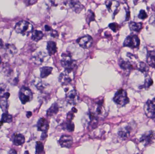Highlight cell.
Masks as SVG:
<instances>
[{
	"mask_svg": "<svg viewBox=\"0 0 155 154\" xmlns=\"http://www.w3.org/2000/svg\"><path fill=\"white\" fill-rule=\"evenodd\" d=\"M14 29L17 33L28 35L32 32L33 27L29 22L22 20L15 24Z\"/></svg>",
	"mask_w": 155,
	"mask_h": 154,
	"instance_id": "obj_1",
	"label": "cell"
},
{
	"mask_svg": "<svg viewBox=\"0 0 155 154\" xmlns=\"http://www.w3.org/2000/svg\"><path fill=\"white\" fill-rule=\"evenodd\" d=\"M116 104L121 107H124L129 103V99L127 93L123 89H120L116 93L114 98Z\"/></svg>",
	"mask_w": 155,
	"mask_h": 154,
	"instance_id": "obj_2",
	"label": "cell"
},
{
	"mask_svg": "<svg viewBox=\"0 0 155 154\" xmlns=\"http://www.w3.org/2000/svg\"><path fill=\"white\" fill-rule=\"evenodd\" d=\"M137 124L133 122L130 123L127 126L124 128H121L118 132V135L119 137L122 139L126 140L128 139L130 136L133 134H134L135 133H136Z\"/></svg>",
	"mask_w": 155,
	"mask_h": 154,
	"instance_id": "obj_3",
	"label": "cell"
},
{
	"mask_svg": "<svg viewBox=\"0 0 155 154\" xmlns=\"http://www.w3.org/2000/svg\"><path fill=\"white\" fill-rule=\"evenodd\" d=\"M146 115L155 121V98L148 99L144 107Z\"/></svg>",
	"mask_w": 155,
	"mask_h": 154,
	"instance_id": "obj_4",
	"label": "cell"
},
{
	"mask_svg": "<svg viewBox=\"0 0 155 154\" xmlns=\"http://www.w3.org/2000/svg\"><path fill=\"white\" fill-rule=\"evenodd\" d=\"M19 97L22 104H25L32 99V92L28 88L22 87L19 91Z\"/></svg>",
	"mask_w": 155,
	"mask_h": 154,
	"instance_id": "obj_5",
	"label": "cell"
},
{
	"mask_svg": "<svg viewBox=\"0 0 155 154\" xmlns=\"http://www.w3.org/2000/svg\"><path fill=\"white\" fill-rule=\"evenodd\" d=\"M155 140V132L151 130L142 135L139 141L145 146H147L153 143Z\"/></svg>",
	"mask_w": 155,
	"mask_h": 154,
	"instance_id": "obj_6",
	"label": "cell"
},
{
	"mask_svg": "<svg viewBox=\"0 0 155 154\" xmlns=\"http://www.w3.org/2000/svg\"><path fill=\"white\" fill-rule=\"evenodd\" d=\"M139 38L135 34H131L127 37L124 42V47H129L132 49L138 48L140 45Z\"/></svg>",
	"mask_w": 155,
	"mask_h": 154,
	"instance_id": "obj_7",
	"label": "cell"
},
{
	"mask_svg": "<svg viewBox=\"0 0 155 154\" xmlns=\"http://www.w3.org/2000/svg\"><path fill=\"white\" fill-rule=\"evenodd\" d=\"M61 61L62 66L65 69V71L71 72L75 67V62L71 56L68 55H62Z\"/></svg>",
	"mask_w": 155,
	"mask_h": 154,
	"instance_id": "obj_8",
	"label": "cell"
},
{
	"mask_svg": "<svg viewBox=\"0 0 155 154\" xmlns=\"http://www.w3.org/2000/svg\"><path fill=\"white\" fill-rule=\"evenodd\" d=\"M79 46L84 49H88L92 46L93 43V38L90 35H85L77 39Z\"/></svg>",
	"mask_w": 155,
	"mask_h": 154,
	"instance_id": "obj_9",
	"label": "cell"
},
{
	"mask_svg": "<svg viewBox=\"0 0 155 154\" xmlns=\"http://www.w3.org/2000/svg\"><path fill=\"white\" fill-rule=\"evenodd\" d=\"M4 55L7 58H10L14 56L17 52V49L14 45L12 44L7 43L4 47Z\"/></svg>",
	"mask_w": 155,
	"mask_h": 154,
	"instance_id": "obj_10",
	"label": "cell"
},
{
	"mask_svg": "<svg viewBox=\"0 0 155 154\" xmlns=\"http://www.w3.org/2000/svg\"><path fill=\"white\" fill-rule=\"evenodd\" d=\"M59 143L61 147L69 148L73 144V139L71 136L63 135L60 138Z\"/></svg>",
	"mask_w": 155,
	"mask_h": 154,
	"instance_id": "obj_11",
	"label": "cell"
},
{
	"mask_svg": "<svg viewBox=\"0 0 155 154\" xmlns=\"http://www.w3.org/2000/svg\"><path fill=\"white\" fill-rule=\"evenodd\" d=\"M106 5L109 12L115 15L118 11L119 3L116 1H107L105 2Z\"/></svg>",
	"mask_w": 155,
	"mask_h": 154,
	"instance_id": "obj_12",
	"label": "cell"
},
{
	"mask_svg": "<svg viewBox=\"0 0 155 154\" xmlns=\"http://www.w3.org/2000/svg\"><path fill=\"white\" fill-rule=\"evenodd\" d=\"M70 73L71 72L65 71L60 74L59 81L63 86H66L71 82L72 79L70 75Z\"/></svg>",
	"mask_w": 155,
	"mask_h": 154,
	"instance_id": "obj_13",
	"label": "cell"
},
{
	"mask_svg": "<svg viewBox=\"0 0 155 154\" xmlns=\"http://www.w3.org/2000/svg\"><path fill=\"white\" fill-rule=\"evenodd\" d=\"M13 143L16 146L22 145L25 142V137L22 134H14L12 137Z\"/></svg>",
	"mask_w": 155,
	"mask_h": 154,
	"instance_id": "obj_14",
	"label": "cell"
},
{
	"mask_svg": "<svg viewBox=\"0 0 155 154\" xmlns=\"http://www.w3.org/2000/svg\"><path fill=\"white\" fill-rule=\"evenodd\" d=\"M66 99L69 103L71 104H76L78 99V95L77 91L73 90L66 94Z\"/></svg>",
	"mask_w": 155,
	"mask_h": 154,
	"instance_id": "obj_15",
	"label": "cell"
},
{
	"mask_svg": "<svg viewBox=\"0 0 155 154\" xmlns=\"http://www.w3.org/2000/svg\"><path fill=\"white\" fill-rule=\"evenodd\" d=\"M68 4L71 8L77 13H79L84 8L83 5L78 1H71L68 2Z\"/></svg>",
	"mask_w": 155,
	"mask_h": 154,
	"instance_id": "obj_16",
	"label": "cell"
},
{
	"mask_svg": "<svg viewBox=\"0 0 155 154\" xmlns=\"http://www.w3.org/2000/svg\"><path fill=\"white\" fill-rule=\"evenodd\" d=\"M37 127L39 131L46 132L49 128V124L45 118H41L37 123Z\"/></svg>",
	"mask_w": 155,
	"mask_h": 154,
	"instance_id": "obj_17",
	"label": "cell"
},
{
	"mask_svg": "<svg viewBox=\"0 0 155 154\" xmlns=\"http://www.w3.org/2000/svg\"><path fill=\"white\" fill-rule=\"evenodd\" d=\"M45 53H43L42 52H40L37 54H35L32 57L33 61L34 63L37 65H40L44 62L45 58Z\"/></svg>",
	"mask_w": 155,
	"mask_h": 154,
	"instance_id": "obj_18",
	"label": "cell"
},
{
	"mask_svg": "<svg viewBox=\"0 0 155 154\" xmlns=\"http://www.w3.org/2000/svg\"><path fill=\"white\" fill-rule=\"evenodd\" d=\"M147 61L148 65L155 68V51H150L147 52Z\"/></svg>",
	"mask_w": 155,
	"mask_h": 154,
	"instance_id": "obj_19",
	"label": "cell"
},
{
	"mask_svg": "<svg viewBox=\"0 0 155 154\" xmlns=\"http://www.w3.org/2000/svg\"><path fill=\"white\" fill-rule=\"evenodd\" d=\"M47 50L50 56L54 55L57 50L56 43L52 41L48 42L47 44Z\"/></svg>",
	"mask_w": 155,
	"mask_h": 154,
	"instance_id": "obj_20",
	"label": "cell"
},
{
	"mask_svg": "<svg viewBox=\"0 0 155 154\" xmlns=\"http://www.w3.org/2000/svg\"><path fill=\"white\" fill-rule=\"evenodd\" d=\"M10 94L7 86L4 84H0V98L5 97L8 99Z\"/></svg>",
	"mask_w": 155,
	"mask_h": 154,
	"instance_id": "obj_21",
	"label": "cell"
},
{
	"mask_svg": "<svg viewBox=\"0 0 155 154\" xmlns=\"http://www.w3.org/2000/svg\"><path fill=\"white\" fill-rule=\"evenodd\" d=\"M129 28L132 31L139 32L143 28V24L135 22H131L129 24Z\"/></svg>",
	"mask_w": 155,
	"mask_h": 154,
	"instance_id": "obj_22",
	"label": "cell"
},
{
	"mask_svg": "<svg viewBox=\"0 0 155 154\" xmlns=\"http://www.w3.org/2000/svg\"><path fill=\"white\" fill-rule=\"evenodd\" d=\"M53 68L51 67H44L41 68V77L42 78H44L49 76L52 71Z\"/></svg>",
	"mask_w": 155,
	"mask_h": 154,
	"instance_id": "obj_23",
	"label": "cell"
},
{
	"mask_svg": "<svg viewBox=\"0 0 155 154\" xmlns=\"http://www.w3.org/2000/svg\"><path fill=\"white\" fill-rule=\"evenodd\" d=\"M59 110V107L58 105L56 103L53 104L51 107L49 108L47 112V115L48 116H52L56 115Z\"/></svg>",
	"mask_w": 155,
	"mask_h": 154,
	"instance_id": "obj_24",
	"label": "cell"
},
{
	"mask_svg": "<svg viewBox=\"0 0 155 154\" xmlns=\"http://www.w3.org/2000/svg\"><path fill=\"white\" fill-rule=\"evenodd\" d=\"M44 36V34L41 31L35 30L34 31L32 34L31 39L34 41L37 42L40 41L42 39Z\"/></svg>",
	"mask_w": 155,
	"mask_h": 154,
	"instance_id": "obj_25",
	"label": "cell"
},
{
	"mask_svg": "<svg viewBox=\"0 0 155 154\" xmlns=\"http://www.w3.org/2000/svg\"><path fill=\"white\" fill-rule=\"evenodd\" d=\"M8 99L5 97L0 98V107L4 113H7L8 108Z\"/></svg>",
	"mask_w": 155,
	"mask_h": 154,
	"instance_id": "obj_26",
	"label": "cell"
},
{
	"mask_svg": "<svg viewBox=\"0 0 155 154\" xmlns=\"http://www.w3.org/2000/svg\"><path fill=\"white\" fill-rule=\"evenodd\" d=\"M13 117L12 115L7 113H4L2 115V121L3 123H10L12 122Z\"/></svg>",
	"mask_w": 155,
	"mask_h": 154,
	"instance_id": "obj_27",
	"label": "cell"
},
{
	"mask_svg": "<svg viewBox=\"0 0 155 154\" xmlns=\"http://www.w3.org/2000/svg\"><path fill=\"white\" fill-rule=\"evenodd\" d=\"M64 129L69 132H73L74 130V126L71 121H68L64 125Z\"/></svg>",
	"mask_w": 155,
	"mask_h": 154,
	"instance_id": "obj_28",
	"label": "cell"
},
{
	"mask_svg": "<svg viewBox=\"0 0 155 154\" xmlns=\"http://www.w3.org/2000/svg\"><path fill=\"white\" fill-rule=\"evenodd\" d=\"M121 67L124 70H131L134 68L133 65L129 61H124L121 64Z\"/></svg>",
	"mask_w": 155,
	"mask_h": 154,
	"instance_id": "obj_29",
	"label": "cell"
},
{
	"mask_svg": "<svg viewBox=\"0 0 155 154\" xmlns=\"http://www.w3.org/2000/svg\"><path fill=\"white\" fill-rule=\"evenodd\" d=\"M87 23L89 24L92 21H94L95 20V15L94 13L92 11H88L87 14Z\"/></svg>",
	"mask_w": 155,
	"mask_h": 154,
	"instance_id": "obj_30",
	"label": "cell"
},
{
	"mask_svg": "<svg viewBox=\"0 0 155 154\" xmlns=\"http://www.w3.org/2000/svg\"><path fill=\"white\" fill-rule=\"evenodd\" d=\"M44 150V146L41 142H38L36 143V154H40Z\"/></svg>",
	"mask_w": 155,
	"mask_h": 154,
	"instance_id": "obj_31",
	"label": "cell"
},
{
	"mask_svg": "<svg viewBox=\"0 0 155 154\" xmlns=\"http://www.w3.org/2000/svg\"><path fill=\"white\" fill-rule=\"evenodd\" d=\"M109 27L113 31L116 32L119 29V25L115 23H113L109 24Z\"/></svg>",
	"mask_w": 155,
	"mask_h": 154,
	"instance_id": "obj_32",
	"label": "cell"
},
{
	"mask_svg": "<svg viewBox=\"0 0 155 154\" xmlns=\"http://www.w3.org/2000/svg\"><path fill=\"white\" fill-rule=\"evenodd\" d=\"M138 18L142 20H144L147 17V14L146 12L145 11L143 10L140 11V13L138 15Z\"/></svg>",
	"mask_w": 155,
	"mask_h": 154,
	"instance_id": "obj_33",
	"label": "cell"
},
{
	"mask_svg": "<svg viewBox=\"0 0 155 154\" xmlns=\"http://www.w3.org/2000/svg\"><path fill=\"white\" fill-rule=\"evenodd\" d=\"M153 80H152L150 78L148 77L146 79V81L145 82L144 86L145 88H149V87L153 84Z\"/></svg>",
	"mask_w": 155,
	"mask_h": 154,
	"instance_id": "obj_34",
	"label": "cell"
},
{
	"mask_svg": "<svg viewBox=\"0 0 155 154\" xmlns=\"http://www.w3.org/2000/svg\"><path fill=\"white\" fill-rule=\"evenodd\" d=\"M140 70L143 72H146L149 70V68L147 67L146 64L143 62H141L140 64Z\"/></svg>",
	"mask_w": 155,
	"mask_h": 154,
	"instance_id": "obj_35",
	"label": "cell"
},
{
	"mask_svg": "<svg viewBox=\"0 0 155 154\" xmlns=\"http://www.w3.org/2000/svg\"><path fill=\"white\" fill-rule=\"evenodd\" d=\"M58 35H59L58 33L56 31L53 30L51 32V36L52 37H54V38H57L58 37Z\"/></svg>",
	"mask_w": 155,
	"mask_h": 154,
	"instance_id": "obj_36",
	"label": "cell"
},
{
	"mask_svg": "<svg viewBox=\"0 0 155 154\" xmlns=\"http://www.w3.org/2000/svg\"><path fill=\"white\" fill-rule=\"evenodd\" d=\"M8 154H18L15 150L14 149H11L8 153Z\"/></svg>",
	"mask_w": 155,
	"mask_h": 154,
	"instance_id": "obj_37",
	"label": "cell"
},
{
	"mask_svg": "<svg viewBox=\"0 0 155 154\" xmlns=\"http://www.w3.org/2000/svg\"><path fill=\"white\" fill-rule=\"evenodd\" d=\"M45 31H51V28L49 25H45Z\"/></svg>",
	"mask_w": 155,
	"mask_h": 154,
	"instance_id": "obj_38",
	"label": "cell"
},
{
	"mask_svg": "<svg viewBox=\"0 0 155 154\" xmlns=\"http://www.w3.org/2000/svg\"><path fill=\"white\" fill-rule=\"evenodd\" d=\"M4 47V46L3 42L1 39H0V49L3 48Z\"/></svg>",
	"mask_w": 155,
	"mask_h": 154,
	"instance_id": "obj_39",
	"label": "cell"
},
{
	"mask_svg": "<svg viewBox=\"0 0 155 154\" xmlns=\"http://www.w3.org/2000/svg\"><path fill=\"white\" fill-rule=\"evenodd\" d=\"M32 116V113L31 112H28L26 114V116L28 118L31 117Z\"/></svg>",
	"mask_w": 155,
	"mask_h": 154,
	"instance_id": "obj_40",
	"label": "cell"
},
{
	"mask_svg": "<svg viewBox=\"0 0 155 154\" xmlns=\"http://www.w3.org/2000/svg\"><path fill=\"white\" fill-rule=\"evenodd\" d=\"M3 124V123L2 121H0V129H1V127L2 126Z\"/></svg>",
	"mask_w": 155,
	"mask_h": 154,
	"instance_id": "obj_41",
	"label": "cell"
},
{
	"mask_svg": "<svg viewBox=\"0 0 155 154\" xmlns=\"http://www.w3.org/2000/svg\"><path fill=\"white\" fill-rule=\"evenodd\" d=\"M25 154H29V152L28 151H26V152H25Z\"/></svg>",
	"mask_w": 155,
	"mask_h": 154,
	"instance_id": "obj_42",
	"label": "cell"
},
{
	"mask_svg": "<svg viewBox=\"0 0 155 154\" xmlns=\"http://www.w3.org/2000/svg\"><path fill=\"white\" fill-rule=\"evenodd\" d=\"M1 61H2V59H1V57H0V63H1Z\"/></svg>",
	"mask_w": 155,
	"mask_h": 154,
	"instance_id": "obj_43",
	"label": "cell"
},
{
	"mask_svg": "<svg viewBox=\"0 0 155 154\" xmlns=\"http://www.w3.org/2000/svg\"></svg>",
	"mask_w": 155,
	"mask_h": 154,
	"instance_id": "obj_44",
	"label": "cell"
}]
</instances>
